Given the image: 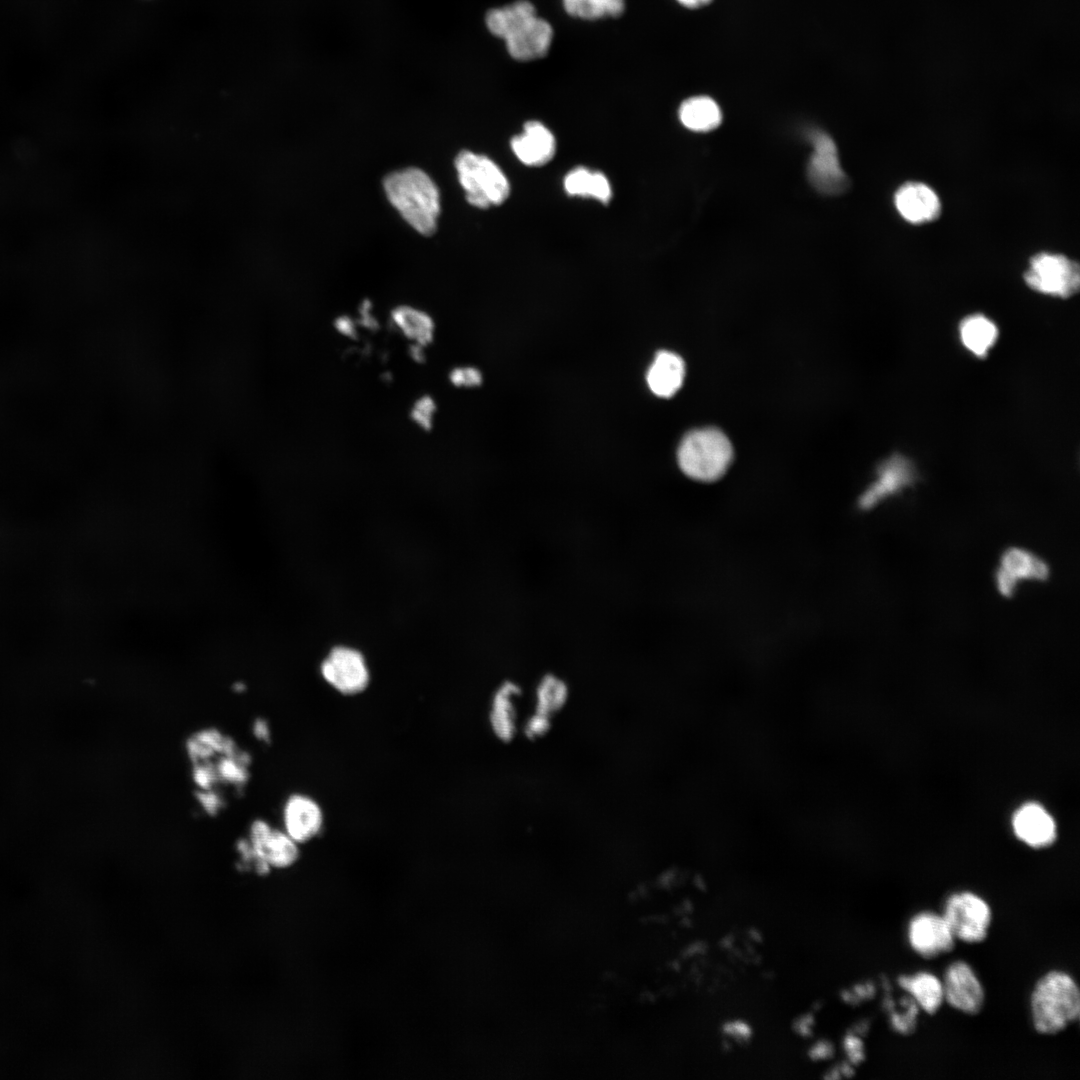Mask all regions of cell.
Returning <instances> with one entry per match:
<instances>
[{
  "label": "cell",
  "instance_id": "cell-1",
  "mask_svg": "<svg viewBox=\"0 0 1080 1080\" xmlns=\"http://www.w3.org/2000/svg\"><path fill=\"white\" fill-rule=\"evenodd\" d=\"M383 186L390 203L410 226L423 235L435 232L440 194L428 174L419 168H405L387 175Z\"/></svg>",
  "mask_w": 1080,
  "mask_h": 1080
},
{
  "label": "cell",
  "instance_id": "cell-2",
  "mask_svg": "<svg viewBox=\"0 0 1080 1080\" xmlns=\"http://www.w3.org/2000/svg\"><path fill=\"white\" fill-rule=\"evenodd\" d=\"M1030 1003L1035 1030L1045 1035L1057 1034L1079 1017L1077 983L1064 971H1050L1035 984Z\"/></svg>",
  "mask_w": 1080,
  "mask_h": 1080
},
{
  "label": "cell",
  "instance_id": "cell-3",
  "mask_svg": "<svg viewBox=\"0 0 1080 1080\" xmlns=\"http://www.w3.org/2000/svg\"><path fill=\"white\" fill-rule=\"evenodd\" d=\"M732 460L733 447L729 438L714 427L688 432L677 451L681 472L689 479L702 483L721 479Z\"/></svg>",
  "mask_w": 1080,
  "mask_h": 1080
},
{
  "label": "cell",
  "instance_id": "cell-4",
  "mask_svg": "<svg viewBox=\"0 0 1080 1080\" xmlns=\"http://www.w3.org/2000/svg\"><path fill=\"white\" fill-rule=\"evenodd\" d=\"M455 169L466 200L472 206L486 209L507 200L509 181L500 167L487 156L463 150L455 158Z\"/></svg>",
  "mask_w": 1080,
  "mask_h": 1080
},
{
  "label": "cell",
  "instance_id": "cell-5",
  "mask_svg": "<svg viewBox=\"0 0 1080 1080\" xmlns=\"http://www.w3.org/2000/svg\"><path fill=\"white\" fill-rule=\"evenodd\" d=\"M1024 280L1034 291L1068 298L1079 289V266L1064 255L1042 252L1030 259Z\"/></svg>",
  "mask_w": 1080,
  "mask_h": 1080
},
{
  "label": "cell",
  "instance_id": "cell-6",
  "mask_svg": "<svg viewBox=\"0 0 1080 1080\" xmlns=\"http://www.w3.org/2000/svg\"><path fill=\"white\" fill-rule=\"evenodd\" d=\"M942 915L954 938L967 943L983 941L992 921V911L988 903L969 891L949 896Z\"/></svg>",
  "mask_w": 1080,
  "mask_h": 1080
},
{
  "label": "cell",
  "instance_id": "cell-7",
  "mask_svg": "<svg viewBox=\"0 0 1080 1080\" xmlns=\"http://www.w3.org/2000/svg\"><path fill=\"white\" fill-rule=\"evenodd\" d=\"M249 846L258 872L269 868H288L299 857V844L284 830L272 827L265 820H255L249 830Z\"/></svg>",
  "mask_w": 1080,
  "mask_h": 1080
},
{
  "label": "cell",
  "instance_id": "cell-8",
  "mask_svg": "<svg viewBox=\"0 0 1080 1080\" xmlns=\"http://www.w3.org/2000/svg\"><path fill=\"white\" fill-rule=\"evenodd\" d=\"M813 148L807 171L810 183L821 193L834 195L848 187L835 142L827 133L813 130L809 134Z\"/></svg>",
  "mask_w": 1080,
  "mask_h": 1080
},
{
  "label": "cell",
  "instance_id": "cell-9",
  "mask_svg": "<svg viewBox=\"0 0 1080 1080\" xmlns=\"http://www.w3.org/2000/svg\"><path fill=\"white\" fill-rule=\"evenodd\" d=\"M323 679L346 696L362 693L369 685L370 673L363 655L349 647H335L320 667Z\"/></svg>",
  "mask_w": 1080,
  "mask_h": 1080
},
{
  "label": "cell",
  "instance_id": "cell-10",
  "mask_svg": "<svg viewBox=\"0 0 1080 1080\" xmlns=\"http://www.w3.org/2000/svg\"><path fill=\"white\" fill-rule=\"evenodd\" d=\"M1049 575V565L1039 555L1025 548L1009 547L1000 556L994 581L998 592L1010 598L1021 581H1046Z\"/></svg>",
  "mask_w": 1080,
  "mask_h": 1080
},
{
  "label": "cell",
  "instance_id": "cell-11",
  "mask_svg": "<svg viewBox=\"0 0 1080 1080\" xmlns=\"http://www.w3.org/2000/svg\"><path fill=\"white\" fill-rule=\"evenodd\" d=\"M877 477L860 495L858 506L870 510L879 503L912 486L918 479L914 464L901 454L895 453L877 468Z\"/></svg>",
  "mask_w": 1080,
  "mask_h": 1080
},
{
  "label": "cell",
  "instance_id": "cell-12",
  "mask_svg": "<svg viewBox=\"0 0 1080 1080\" xmlns=\"http://www.w3.org/2000/svg\"><path fill=\"white\" fill-rule=\"evenodd\" d=\"M943 995L952 1008L974 1015L983 1008L985 993L972 967L965 961H955L945 970Z\"/></svg>",
  "mask_w": 1080,
  "mask_h": 1080
},
{
  "label": "cell",
  "instance_id": "cell-13",
  "mask_svg": "<svg viewBox=\"0 0 1080 1080\" xmlns=\"http://www.w3.org/2000/svg\"><path fill=\"white\" fill-rule=\"evenodd\" d=\"M907 937L911 948L926 959L951 951L955 938L943 915L924 911L911 918Z\"/></svg>",
  "mask_w": 1080,
  "mask_h": 1080
},
{
  "label": "cell",
  "instance_id": "cell-14",
  "mask_svg": "<svg viewBox=\"0 0 1080 1080\" xmlns=\"http://www.w3.org/2000/svg\"><path fill=\"white\" fill-rule=\"evenodd\" d=\"M504 36L509 54L517 60H532L548 51L553 31L548 22L536 16L525 15L514 22Z\"/></svg>",
  "mask_w": 1080,
  "mask_h": 1080
},
{
  "label": "cell",
  "instance_id": "cell-15",
  "mask_svg": "<svg viewBox=\"0 0 1080 1080\" xmlns=\"http://www.w3.org/2000/svg\"><path fill=\"white\" fill-rule=\"evenodd\" d=\"M282 821L283 830L300 845L320 835L324 827V813L314 798L295 793L283 805Z\"/></svg>",
  "mask_w": 1080,
  "mask_h": 1080
},
{
  "label": "cell",
  "instance_id": "cell-16",
  "mask_svg": "<svg viewBox=\"0 0 1080 1080\" xmlns=\"http://www.w3.org/2000/svg\"><path fill=\"white\" fill-rule=\"evenodd\" d=\"M894 203L901 217L912 224L931 222L941 211L935 191L920 182H907L900 186L895 193Z\"/></svg>",
  "mask_w": 1080,
  "mask_h": 1080
},
{
  "label": "cell",
  "instance_id": "cell-17",
  "mask_svg": "<svg viewBox=\"0 0 1080 1080\" xmlns=\"http://www.w3.org/2000/svg\"><path fill=\"white\" fill-rule=\"evenodd\" d=\"M513 153L523 164L531 167L543 166L552 160L556 152L553 133L541 122L527 121L523 132L511 140Z\"/></svg>",
  "mask_w": 1080,
  "mask_h": 1080
},
{
  "label": "cell",
  "instance_id": "cell-18",
  "mask_svg": "<svg viewBox=\"0 0 1080 1080\" xmlns=\"http://www.w3.org/2000/svg\"><path fill=\"white\" fill-rule=\"evenodd\" d=\"M1012 825L1017 837L1032 847L1049 845L1056 836L1053 818L1036 803L1020 807L1013 816Z\"/></svg>",
  "mask_w": 1080,
  "mask_h": 1080
},
{
  "label": "cell",
  "instance_id": "cell-19",
  "mask_svg": "<svg viewBox=\"0 0 1080 1080\" xmlns=\"http://www.w3.org/2000/svg\"><path fill=\"white\" fill-rule=\"evenodd\" d=\"M685 377L683 359L670 351H659L647 372V383L651 391L664 398L673 396L682 386Z\"/></svg>",
  "mask_w": 1080,
  "mask_h": 1080
},
{
  "label": "cell",
  "instance_id": "cell-20",
  "mask_svg": "<svg viewBox=\"0 0 1080 1080\" xmlns=\"http://www.w3.org/2000/svg\"><path fill=\"white\" fill-rule=\"evenodd\" d=\"M519 688L510 682L499 687L493 696L489 722L495 735L503 740L509 739L517 727V698Z\"/></svg>",
  "mask_w": 1080,
  "mask_h": 1080
},
{
  "label": "cell",
  "instance_id": "cell-21",
  "mask_svg": "<svg viewBox=\"0 0 1080 1080\" xmlns=\"http://www.w3.org/2000/svg\"><path fill=\"white\" fill-rule=\"evenodd\" d=\"M898 984L926 1013L934 1014L944 1001L942 981L932 973L902 975L898 978Z\"/></svg>",
  "mask_w": 1080,
  "mask_h": 1080
},
{
  "label": "cell",
  "instance_id": "cell-22",
  "mask_svg": "<svg viewBox=\"0 0 1080 1080\" xmlns=\"http://www.w3.org/2000/svg\"><path fill=\"white\" fill-rule=\"evenodd\" d=\"M962 344L978 358H985L996 343L999 331L995 323L982 314L965 317L959 325Z\"/></svg>",
  "mask_w": 1080,
  "mask_h": 1080
},
{
  "label": "cell",
  "instance_id": "cell-23",
  "mask_svg": "<svg viewBox=\"0 0 1080 1080\" xmlns=\"http://www.w3.org/2000/svg\"><path fill=\"white\" fill-rule=\"evenodd\" d=\"M679 120L684 127L694 132H709L722 122V112L718 104L708 96H694L680 105Z\"/></svg>",
  "mask_w": 1080,
  "mask_h": 1080
},
{
  "label": "cell",
  "instance_id": "cell-24",
  "mask_svg": "<svg viewBox=\"0 0 1080 1080\" xmlns=\"http://www.w3.org/2000/svg\"><path fill=\"white\" fill-rule=\"evenodd\" d=\"M563 186L570 196L593 198L603 204H608L612 197L608 178L602 172L590 171L585 167H576L569 171Z\"/></svg>",
  "mask_w": 1080,
  "mask_h": 1080
},
{
  "label": "cell",
  "instance_id": "cell-25",
  "mask_svg": "<svg viewBox=\"0 0 1080 1080\" xmlns=\"http://www.w3.org/2000/svg\"><path fill=\"white\" fill-rule=\"evenodd\" d=\"M391 316L406 337L422 346L432 342L434 324L426 313L409 306H399L392 310Z\"/></svg>",
  "mask_w": 1080,
  "mask_h": 1080
},
{
  "label": "cell",
  "instance_id": "cell-26",
  "mask_svg": "<svg viewBox=\"0 0 1080 1080\" xmlns=\"http://www.w3.org/2000/svg\"><path fill=\"white\" fill-rule=\"evenodd\" d=\"M568 696L566 683L556 675H546L537 685L535 713L550 719L565 704Z\"/></svg>",
  "mask_w": 1080,
  "mask_h": 1080
},
{
  "label": "cell",
  "instance_id": "cell-27",
  "mask_svg": "<svg viewBox=\"0 0 1080 1080\" xmlns=\"http://www.w3.org/2000/svg\"><path fill=\"white\" fill-rule=\"evenodd\" d=\"M567 13L574 17L594 20L618 16L624 10V0H562Z\"/></svg>",
  "mask_w": 1080,
  "mask_h": 1080
},
{
  "label": "cell",
  "instance_id": "cell-28",
  "mask_svg": "<svg viewBox=\"0 0 1080 1080\" xmlns=\"http://www.w3.org/2000/svg\"><path fill=\"white\" fill-rule=\"evenodd\" d=\"M435 409L436 405L433 399L430 396H423L415 402L410 416L423 429L430 430L432 427V414Z\"/></svg>",
  "mask_w": 1080,
  "mask_h": 1080
},
{
  "label": "cell",
  "instance_id": "cell-29",
  "mask_svg": "<svg viewBox=\"0 0 1080 1080\" xmlns=\"http://www.w3.org/2000/svg\"><path fill=\"white\" fill-rule=\"evenodd\" d=\"M918 1008L915 1001H912L905 1013L893 1014L892 1025L894 1029L903 1034L913 1031L916 1025L915 1018L918 1013Z\"/></svg>",
  "mask_w": 1080,
  "mask_h": 1080
},
{
  "label": "cell",
  "instance_id": "cell-30",
  "mask_svg": "<svg viewBox=\"0 0 1080 1080\" xmlns=\"http://www.w3.org/2000/svg\"><path fill=\"white\" fill-rule=\"evenodd\" d=\"M450 380L456 386H477L481 384V373L472 367L455 368L450 373Z\"/></svg>",
  "mask_w": 1080,
  "mask_h": 1080
},
{
  "label": "cell",
  "instance_id": "cell-31",
  "mask_svg": "<svg viewBox=\"0 0 1080 1080\" xmlns=\"http://www.w3.org/2000/svg\"><path fill=\"white\" fill-rule=\"evenodd\" d=\"M220 774L227 780L240 782L245 779V772L242 767L233 760L225 759L219 765Z\"/></svg>",
  "mask_w": 1080,
  "mask_h": 1080
},
{
  "label": "cell",
  "instance_id": "cell-32",
  "mask_svg": "<svg viewBox=\"0 0 1080 1080\" xmlns=\"http://www.w3.org/2000/svg\"><path fill=\"white\" fill-rule=\"evenodd\" d=\"M370 308L371 302L368 299H365L360 307L361 318L357 322L372 332H376L380 326L377 320L370 314Z\"/></svg>",
  "mask_w": 1080,
  "mask_h": 1080
},
{
  "label": "cell",
  "instance_id": "cell-33",
  "mask_svg": "<svg viewBox=\"0 0 1080 1080\" xmlns=\"http://www.w3.org/2000/svg\"><path fill=\"white\" fill-rule=\"evenodd\" d=\"M845 1049L851 1061L858 1062L863 1058L862 1042L855 1036H849L846 1039Z\"/></svg>",
  "mask_w": 1080,
  "mask_h": 1080
},
{
  "label": "cell",
  "instance_id": "cell-34",
  "mask_svg": "<svg viewBox=\"0 0 1080 1080\" xmlns=\"http://www.w3.org/2000/svg\"><path fill=\"white\" fill-rule=\"evenodd\" d=\"M335 328L351 339H358L354 322L348 316H341L334 321Z\"/></svg>",
  "mask_w": 1080,
  "mask_h": 1080
},
{
  "label": "cell",
  "instance_id": "cell-35",
  "mask_svg": "<svg viewBox=\"0 0 1080 1080\" xmlns=\"http://www.w3.org/2000/svg\"><path fill=\"white\" fill-rule=\"evenodd\" d=\"M198 799L201 802V804L203 805V807L208 812H211V813L215 812L216 809L219 807V802L220 801H219L218 797L213 793H209V792L199 793Z\"/></svg>",
  "mask_w": 1080,
  "mask_h": 1080
},
{
  "label": "cell",
  "instance_id": "cell-36",
  "mask_svg": "<svg viewBox=\"0 0 1080 1080\" xmlns=\"http://www.w3.org/2000/svg\"><path fill=\"white\" fill-rule=\"evenodd\" d=\"M195 781L203 788H208L213 780V773L204 767L198 768L194 772Z\"/></svg>",
  "mask_w": 1080,
  "mask_h": 1080
},
{
  "label": "cell",
  "instance_id": "cell-37",
  "mask_svg": "<svg viewBox=\"0 0 1080 1080\" xmlns=\"http://www.w3.org/2000/svg\"><path fill=\"white\" fill-rule=\"evenodd\" d=\"M253 732L255 737L262 741H268L270 738V730L267 722L263 719H257L253 725Z\"/></svg>",
  "mask_w": 1080,
  "mask_h": 1080
},
{
  "label": "cell",
  "instance_id": "cell-38",
  "mask_svg": "<svg viewBox=\"0 0 1080 1080\" xmlns=\"http://www.w3.org/2000/svg\"><path fill=\"white\" fill-rule=\"evenodd\" d=\"M409 354L416 362L423 363L425 361L422 345L420 344L410 345Z\"/></svg>",
  "mask_w": 1080,
  "mask_h": 1080
},
{
  "label": "cell",
  "instance_id": "cell-39",
  "mask_svg": "<svg viewBox=\"0 0 1080 1080\" xmlns=\"http://www.w3.org/2000/svg\"><path fill=\"white\" fill-rule=\"evenodd\" d=\"M680 4L688 8H697L709 3L711 0H677Z\"/></svg>",
  "mask_w": 1080,
  "mask_h": 1080
}]
</instances>
